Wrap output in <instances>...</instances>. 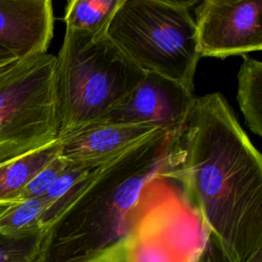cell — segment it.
Segmentation results:
<instances>
[{
    "instance_id": "cell-14",
    "label": "cell",
    "mask_w": 262,
    "mask_h": 262,
    "mask_svg": "<svg viewBox=\"0 0 262 262\" xmlns=\"http://www.w3.org/2000/svg\"><path fill=\"white\" fill-rule=\"evenodd\" d=\"M48 207L42 198L20 200L0 207V232L20 235L44 230L41 220Z\"/></svg>"
},
{
    "instance_id": "cell-11",
    "label": "cell",
    "mask_w": 262,
    "mask_h": 262,
    "mask_svg": "<svg viewBox=\"0 0 262 262\" xmlns=\"http://www.w3.org/2000/svg\"><path fill=\"white\" fill-rule=\"evenodd\" d=\"M60 155L59 140L0 165V207L16 202L26 185Z\"/></svg>"
},
{
    "instance_id": "cell-17",
    "label": "cell",
    "mask_w": 262,
    "mask_h": 262,
    "mask_svg": "<svg viewBox=\"0 0 262 262\" xmlns=\"http://www.w3.org/2000/svg\"><path fill=\"white\" fill-rule=\"evenodd\" d=\"M83 262H127V238Z\"/></svg>"
},
{
    "instance_id": "cell-4",
    "label": "cell",
    "mask_w": 262,
    "mask_h": 262,
    "mask_svg": "<svg viewBox=\"0 0 262 262\" xmlns=\"http://www.w3.org/2000/svg\"><path fill=\"white\" fill-rule=\"evenodd\" d=\"M195 1L122 0L106 36L145 73L175 81L190 92L201 56Z\"/></svg>"
},
{
    "instance_id": "cell-5",
    "label": "cell",
    "mask_w": 262,
    "mask_h": 262,
    "mask_svg": "<svg viewBox=\"0 0 262 262\" xmlns=\"http://www.w3.org/2000/svg\"><path fill=\"white\" fill-rule=\"evenodd\" d=\"M208 235L166 165L141 190L127 236V262H195Z\"/></svg>"
},
{
    "instance_id": "cell-19",
    "label": "cell",
    "mask_w": 262,
    "mask_h": 262,
    "mask_svg": "<svg viewBox=\"0 0 262 262\" xmlns=\"http://www.w3.org/2000/svg\"><path fill=\"white\" fill-rule=\"evenodd\" d=\"M17 60L18 59L11 52L0 46V71Z\"/></svg>"
},
{
    "instance_id": "cell-8",
    "label": "cell",
    "mask_w": 262,
    "mask_h": 262,
    "mask_svg": "<svg viewBox=\"0 0 262 262\" xmlns=\"http://www.w3.org/2000/svg\"><path fill=\"white\" fill-rule=\"evenodd\" d=\"M193 100L192 92L179 83L155 73H145L131 95L102 122L146 124L179 133Z\"/></svg>"
},
{
    "instance_id": "cell-9",
    "label": "cell",
    "mask_w": 262,
    "mask_h": 262,
    "mask_svg": "<svg viewBox=\"0 0 262 262\" xmlns=\"http://www.w3.org/2000/svg\"><path fill=\"white\" fill-rule=\"evenodd\" d=\"M49 0H0V46L17 59L46 53L53 36Z\"/></svg>"
},
{
    "instance_id": "cell-7",
    "label": "cell",
    "mask_w": 262,
    "mask_h": 262,
    "mask_svg": "<svg viewBox=\"0 0 262 262\" xmlns=\"http://www.w3.org/2000/svg\"><path fill=\"white\" fill-rule=\"evenodd\" d=\"M193 18L202 57L262 49V0H205L194 7Z\"/></svg>"
},
{
    "instance_id": "cell-6",
    "label": "cell",
    "mask_w": 262,
    "mask_h": 262,
    "mask_svg": "<svg viewBox=\"0 0 262 262\" xmlns=\"http://www.w3.org/2000/svg\"><path fill=\"white\" fill-rule=\"evenodd\" d=\"M54 68L46 52L0 71V165L57 140Z\"/></svg>"
},
{
    "instance_id": "cell-2",
    "label": "cell",
    "mask_w": 262,
    "mask_h": 262,
    "mask_svg": "<svg viewBox=\"0 0 262 262\" xmlns=\"http://www.w3.org/2000/svg\"><path fill=\"white\" fill-rule=\"evenodd\" d=\"M177 134L160 130L93 169L44 230L37 262H83L127 238L141 190L166 167Z\"/></svg>"
},
{
    "instance_id": "cell-15",
    "label": "cell",
    "mask_w": 262,
    "mask_h": 262,
    "mask_svg": "<svg viewBox=\"0 0 262 262\" xmlns=\"http://www.w3.org/2000/svg\"><path fill=\"white\" fill-rule=\"evenodd\" d=\"M44 230L11 235L0 232V262H37Z\"/></svg>"
},
{
    "instance_id": "cell-20",
    "label": "cell",
    "mask_w": 262,
    "mask_h": 262,
    "mask_svg": "<svg viewBox=\"0 0 262 262\" xmlns=\"http://www.w3.org/2000/svg\"><path fill=\"white\" fill-rule=\"evenodd\" d=\"M254 262H262V257L261 258H258L256 261H254Z\"/></svg>"
},
{
    "instance_id": "cell-3",
    "label": "cell",
    "mask_w": 262,
    "mask_h": 262,
    "mask_svg": "<svg viewBox=\"0 0 262 262\" xmlns=\"http://www.w3.org/2000/svg\"><path fill=\"white\" fill-rule=\"evenodd\" d=\"M144 76L106 33L66 30L54 68L57 139L102 122Z\"/></svg>"
},
{
    "instance_id": "cell-10",
    "label": "cell",
    "mask_w": 262,
    "mask_h": 262,
    "mask_svg": "<svg viewBox=\"0 0 262 262\" xmlns=\"http://www.w3.org/2000/svg\"><path fill=\"white\" fill-rule=\"evenodd\" d=\"M160 130L146 124L95 123L59 138L60 156L70 162L108 160Z\"/></svg>"
},
{
    "instance_id": "cell-13",
    "label": "cell",
    "mask_w": 262,
    "mask_h": 262,
    "mask_svg": "<svg viewBox=\"0 0 262 262\" xmlns=\"http://www.w3.org/2000/svg\"><path fill=\"white\" fill-rule=\"evenodd\" d=\"M122 0H71L63 20L66 30L104 34Z\"/></svg>"
},
{
    "instance_id": "cell-18",
    "label": "cell",
    "mask_w": 262,
    "mask_h": 262,
    "mask_svg": "<svg viewBox=\"0 0 262 262\" xmlns=\"http://www.w3.org/2000/svg\"><path fill=\"white\" fill-rule=\"evenodd\" d=\"M195 262H225L224 257L210 235H208L205 247Z\"/></svg>"
},
{
    "instance_id": "cell-12",
    "label": "cell",
    "mask_w": 262,
    "mask_h": 262,
    "mask_svg": "<svg viewBox=\"0 0 262 262\" xmlns=\"http://www.w3.org/2000/svg\"><path fill=\"white\" fill-rule=\"evenodd\" d=\"M237 102L249 129L262 136V62L243 55L237 74Z\"/></svg>"
},
{
    "instance_id": "cell-16",
    "label": "cell",
    "mask_w": 262,
    "mask_h": 262,
    "mask_svg": "<svg viewBox=\"0 0 262 262\" xmlns=\"http://www.w3.org/2000/svg\"><path fill=\"white\" fill-rule=\"evenodd\" d=\"M68 166V161L58 155L47 164L23 189L17 201L44 196Z\"/></svg>"
},
{
    "instance_id": "cell-1",
    "label": "cell",
    "mask_w": 262,
    "mask_h": 262,
    "mask_svg": "<svg viewBox=\"0 0 262 262\" xmlns=\"http://www.w3.org/2000/svg\"><path fill=\"white\" fill-rule=\"evenodd\" d=\"M167 171L225 262L262 257V157L221 93L194 97L170 147Z\"/></svg>"
}]
</instances>
